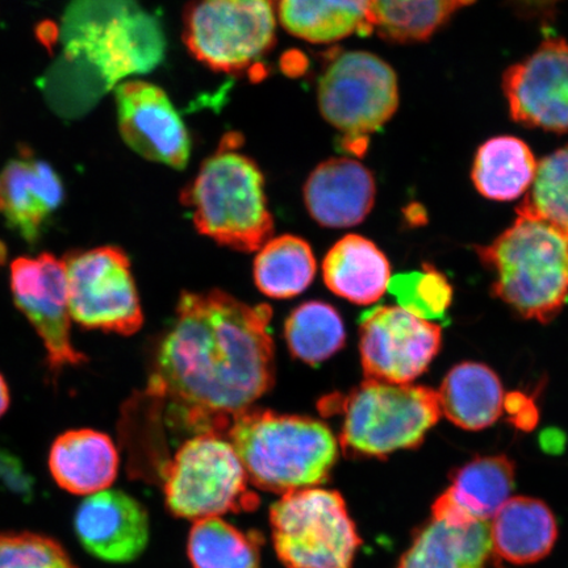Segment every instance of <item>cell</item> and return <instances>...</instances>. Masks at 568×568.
Instances as JSON below:
<instances>
[{"label": "cell", "instance_id": "10", "mask_svg": "<svg viewBox=\"0 0 568 568\" xmlns=\"http://www.w3.org/2000/svg\"><path fill=\"white\" fill-rule=\"evenodd\" d=\"M65 264L71 318L88 329L134 335L144 324L131 262L116 246L74 252Z\"/></svg>", "mask_w": 568, "mask_h": 568}, {"label": "cell", "instance_id": "5", "mask_svg": "<svg viewBox=\"0 0 568 568\" xmlns=\"http://www.w3.org/2000/svg\"><path fill=\"white\" fill-rule=\"evenodd\" d=\"M337 410L343 416V449L378 458L420 446L442 416L437 390L373 379H366L345 396L325 400V416Z\"/></svg>", "mask_w": 568, "mask_h": 568}, {"label": "cell", "instance_id": "22", "mask_svg": "<svg viewBox=\"0 0 568 568\" xmlns=\"http://www.w3.org/2000/svg\"><path fill=\"white\" fill-rule=\"evenodd\" d=\"M491 541L496 558L530 565L548 557L558 538L550 508L532 497L516 496L493 518Z\"/></svg>", "mask_w": 568, "mask_h": 568}, {"label": "cell", "instance_id": "32", "mask_svg": "<svg viewBox=\"0 0 568 568\" xmlns=\"http://www.w3.org/2000/svg\"><path fill=\"white\" fill-rule=\"evenodd\" d=\"M388 291L399 307L432 323L444 318L453 303L452 284L430 265H425L420 272L393 276Z\"/></svg>", "mask_w": 568, "mask_h": 568}, {"label": "cell", "instance_id": "28", "mask_svg": "<svg viewBox=\"0 0 568 568\" xmlns=\"http://www.w3.org/2000/svg\"><path fill=\"white\" fill-rule=\"evenodd\" d=\"M475 0H368L374 31L390 42H420Z\"/></svg>", "mask_w": 568, "mask_h": 568}, {"label": "cell", "instance_id": "9", "mask_svg": "<svg viewBox=\"0 0 568 568\" xmlns=\"http://www.w3.org/2000/svg\"><path fill=\"white\" fill-rule=\"evenodd\" d=\"M323 118L345 134V146L364 154L367 136L389 122L399 106L393 68L368 52H339L326 62L317 87Z\"/></svg>", "mask_w": 568, "mask_h": 568}, {"label": "cell", "instance_id": "12", "mask_svg": "<svg viewBox=\"0 0 568 568\" xmlns=\"http://www.w3.org/2000/svg\"><path fill=\"white\" fill-rule=\"evenodd\" d=\"M13 300L44 344L52 371L83 364L87 357L70 339V307L63 261L42 253L11 264Z\"/></svg>", "mask_w": 568, "mask_h": 568}, {"label": "cell", "instance_id": "1", "mask_svg": "<svg viewBox=\"0 0 568 568\" xmlns=\"http://www.w3.org/2000/svg\"><path fill=\"white\" fill-rule=\"evenodd\" d=\"M272 316L267 304L251 305L224 291L183 293L148 395L166 400L172 422L196 435L230 432L274 385Z\"/></svg>", "mask_w": 568, "mask_h": 568}, {"label": "cell", "instance_id": "8", "mask_svg": "<svg viewBox=\"0 0 568 568\" xmlns=\"http://www.w3.org/2000/svg\"><path fill=\"white\" fill-rule=\"evenodd\" d=\"M275 0H191L183 13V41L216 73L257 67L276 42Z\"/></svg>", "mask_w": 568, "mask_h": 568}, {"label": "cell", "instance_id": "31", "mask_svg": "<svg viewBox=\"0 0 568 568\" xmlns=\"http://www.w3.org/2000/svg\"><path fill=\"white\" fill-rule=\"evenodd\" d=\"M517 216L539 220L568 241V145L539 162Z\"/></svg>", "mask_w": 568, "mask_h": 568}, {"label": "cell", "instance_id": "24", "mask_svg": "<svg viewBox=\"0 0 568 568\" xmlns=\"http://www.w3.org/2000/svg\"><path fill=\"white\" fill-rule=\"evenodd\" d=\"M437 395L442 414L466 430L486 429L499 420L506 396L499 376L475 362L453 367Z\"/></svg>", "mask_w": 568, "mask_h": 568}, {"label": "cell", "instance_id": "30", "mask_svg": "<svg viewBox=\"0 0 568 568\" xmlns=\"http://www.w3.org/2000/svg\"><path fill=\"white\" fill-rule=\"evenodd\" d=\"M284 337L294 357L317 365L343 349L346 333L336 308L324 302H307L288 316Z\"/></svg>", "mask_w": 568, "mask_h": 568}, {"label": "cell", "instance_id": "13", "mask_svg": "<svg viewBox=\"0 0 568 568\" xmlns=\"http://www.w3.org/2000/svg\"><path fill=\"white\" fill-rule=\"evenodd\" d=\"M504 92L515 122L568 132V41L550 39L504 74Z\"/></svg>", "mask_w": 568, "mask_h": 568}, {"label": "cell", "instance_id": "34", "mask_svg": "<svg viewBox=\"0 0 568 568\" xmlns=\"http://www.w3.org/2000/svg\"><path fill=\"white\" fill-rule=\"evenodd\" d=\"M0 493L31 497L33 479L27 473L21 460L4 447L0 446Z\"/></svg>", "mask_w": 568, "mask_h": 568}, {"label": "cell", "instance_id": "25", "mask_svg": "<svg viewBox=\"0 0 568 568\" xmlns=\"http://www.w3.org/2000/svg\"><path fill=\"white\" fill-rule=\"evenodd\" d=\"M276 13L284 30L312 44L374 32L368 0H280Z\"/></svg>", "mask_w": 568, "mask_h": 568}, {"label": "cell", "instance_id": "29", "mask_svg": "<svg viewBox=\"0 0 568 568\" xmlns=\"http://www.w3.org/2000/svg\"><path fill=\"white\" fill-rule=\"evenodd\" d=\"M262 538L245 532L222 517L196 520L189 536V558L194 568H261Z\"/></svg>", "mask_w": 568, "mask_h": 568}, {"label": "cell", "instance_id": "36", "mask_svg": "<svg viewBox=\"0 0 568 568\" xmlns=\"http://www.w3.org/2000/svg\"><path fill=\"white\" fill-rule=\"evenodd\" d=\"M514 2L528 11H546L556 6L559 0H514Z\"/></svg>", "mask_w": 568, "mask_h": 568}, {"label": "cell", "instance_id": "20", "mask_svg": "<svg viewBox=\"0 0 568 568\" xmlns=\"http://www.w3.org/2000/svg\"><path fill=\"white\" fill-rule=\"evenodd\" d=\"M495 558L488 523L432 515L396 568H489Z\"/></svg>", "mask_w": 568, "mask_h": 568}, {"label": "cell", "instance_id": "37", "mask_svg": "<svg viewBox=\"0 0 568 568\" xmlns=\"http://www.w3.org/2000/svg\"><path fill=\"white\" fill-rule=\"evenodd\" d=\"M10 407V390L2 375H0V417H2Z\"/></svg>", "mask_w": 568, "mask_h": 568}, {"label": "cell", "instance_id": "14", "mask_svg": "<svg viewBox=\"0 0 568 568\" xmlns=\"http://www.w3.org/2000/svg\"><path fill=\"white\" fill-rule=\"evenodd\" d=\"M116 103L120 132L134 152L174 169L186 168L189 132L165 91L148 82H126L116 89Z\"/></svg>", "mask_w": 568, "mask_h": 568}, {"label": "cell", "instance_id": "16", "mask_svg": "<svg viewBox=\"0 0 568 568\" xmlns=\"http://www.w3.org/2000/svg\"><path fill=\"white\" fill-rule=\"evenodd\" d=\"M375 195L371 170L347 158L320 163L304 186L310 215L328 229H351L364 222L374 207Z\"/></svg>", "mask_w": 568, "mask_h": 568}, {"label": "cell", "instance_id": "17", "mask_svg": "<svg viewBox=\"0 0 568 568\" xmlns=\"http://www.w3.org/2000/svg\"><path fill=\"white\" fill-rule=\"evenodd\" d=\"M75 48L84 49L104 75L115 82L158 67L165 52V40L158 21L136 12L124 13L106 26L91 27Z\"/></svg>", "mask_w": 568, "mask_h": 568}, {"label": "cell", "instance_id": "2", "mask_svg": "<svg viewBox=\"0 0 568 568\" xmlns=\"http://www.w3.org/2000/svg\"><path fill=\"white\" fill-rule=\"evenodd\" d=\"M229 436L248 480L282 495L328 480L339 454L329 426L307 416L248 409L234 420Z\"/></svg>", "mask_w": 568, "mask_h": 568}, {"label": "cell", "instance_id": "27", "mask_svg": "<svg viewBox=\"0 0 568 568\" xmlns=\"http://www.w3.org/2000/svg\"><path fill=\"white\" fill-rule=\"evenodd\" d=\"M316 260L307 241L281 236L267 241L254 261V281L262 294L290 300L304 293L314 282Z\"/></svg>", "mask_w": 568, "mask_h": 568}, {"label": "cell", "instance_id": "21", "mask_svg": "<svg viewBox=\"0 0 568 568\" xmlns=\"http://www.w3.org/2000/svg\"><path fill=\"white\" fill-rule=\"evenodd\" d=\"M49 470L57 485L73 495L91 496L110 489L119 473V453L102 432L75 429L55 438Z\"/></svg>", "mask_w": 568, "mask_h": 568}, {"label": "cell", "instance_id": "19", "mask_svg": "<svg viewBox=\"0 0 568 568\" xmlns=\"http://www.w3.org/2000/svg\"><path fill=\"white\" fill-rule=\"evenodd\" d=\"M62 201L60 178L44 161L13 160L0 175V212L28 243L39 239Z\"/></svg>", "mask_w": 568, "mask_h": 568}, {"label": "cell", "instance_id": "35", "mask_svg": "<svg viewBox=\"0 0 568 568\" xmlns=\"http://www.w3.org/2000/svg\"><path fill=\"white\" fill-rule=\"evenodd\" d=\"M504 410L509 415V422L517 429L531 432L538 424V408L535 400L523 393H509L504 396Z\"/></svg>", "mask_w": 568, "mask_h": 568}, {"label": "cell", "instance_id": "11", "mask_svg": "<svg viewBox=\"0 0 568 568\" xmlns=\"http://www.w3.org/2000/svg\"><path fill=\"white\" fill-rule=\"evenodd\" d=\"M442 326L397 305H376L359 318V353L366 379L408 385L442 349Z\"/></svg>", "mask_w": 568, "mask_h": 568}, {"label": "cell", "instance_id": "7", "mask_svg": "<svg viewBox=\"0 0 568 568\" xmlns=\"http://www.w3.org/2000/svg\"><path fill=\"white\" fill-rule=\"evenodd\" d=\"M270 525L287 568H352L362 542L344 497L331 489L282 495L270 508Z\"/></svg>", "mask_w": 568, "mask_h": 568}, {"label": "cell", "instance_id": "33", "mask_svg": "<svg viewBox=\"0 0 568 568\" xmlns=\"http://www.w3.org/2000/svg\"><path fill=\"white\" fill-rule=\"evenodd\" d=\"M0 568H78L54 538L33 531L0 532Z\"/></svg>", "mask_w": 568, "mask_h": 568}, {"label": "cell", "instance_id": "4", "mask_svg": "<svg viewBox=\"0 0 568 568\" xmlns=\"http://www.w3.org/2000/svg\"><path fill=\"white\" fill-rule=\"evenodd\" d=\"M479 257L495 273L494 294L525 318L549 323L568 297V241L550 225L518 217Z\"/></svg>", "mask_w": 568, "mask_h": 568}, {"label": "cell", "instance_id": "15", "mask_svg": "<svg viewBox=\"0 0 568 568\" xmlns=\"http://www.w3.org/2000/svg\"><path fill=\"white\" fill-rule=\"evenodd\" d=\"M74 530L83 549L109 564L138 559L151 536L144 506L118 489L88 496L77 509Z\"/></svg>", "mask_w": 568, "mask_h": 568}, {"label": "cell", "instance_id": "3", "mask_svg": "<svg viewBox=\"0 0 568 568\" xmlns=\"http://www.w3.org/2000/svg\"><path fill=\"white\" fill-rule=\"evenodd\" d=\"M240 138H225L216 153L202 163L194 181L182 193V203L193 211L196 230L239 252H258L274 232L268 210L265 176L246 154Z\"/></svg>", "mask_w": 568, "mask_h": 568}, {"label": "cell", "instance_id": "6", "mask_svg": "<svg viewBox=\"0 0 568 568\" xmlns=\"http://www.w3.org/2000/svg\"><path fill=\"white\" fill-rule=\"evenodd\" d=\"M162 477L170 513L187 520L251 513L260 503L233 445L212 433L184 443Z\"/></svg>", "mask_w": 568, "mask_h": 568}, {"label": "cell", "instance_id": "18", "mask_svg": "<svg viewBox=\"0 0 568 568\" xmlns=\"http://www.w3.org/2000/svg\"><path fill=\"white\" fill-rule=\"evenodd\" d=\"M515 465L506 456L480 457L452 475V486L438 497L432 515L456 521H486L510 499Z\"/></svg>", "mask_w": 568, "mask_h": 568}, {"label": "cell", "instance_id": "26", "mask_svg": "<svg viewBox=\"0 0 568 568\" xmlns=\"http://www.w3.org/2000/svg\"><path fill=\"white\" fill-rule=\"evenodd\" d=\"M530 148L520 139L499 136L479 148L473 165V182L491 201L509 202L528 193L537 173Z\"/></svg>", "mask_w": 568, "mask_h": 568}, {"label": "cell", "instance_id": "23", "mask_svg": "<svg viewBox=\"0 0 568 568\" xmlns=\"http://www.w3.org/2000/svg\"><path fill=\"white\" fill-rule=\"evenodd\" d=\"M323 278L332 293L354 304L371 305L386 294L393 276L385 253L373 241L347 234L326 253Z\"/></svg>", "mask_w": 568, "mask_h": 568}]
</instances>
